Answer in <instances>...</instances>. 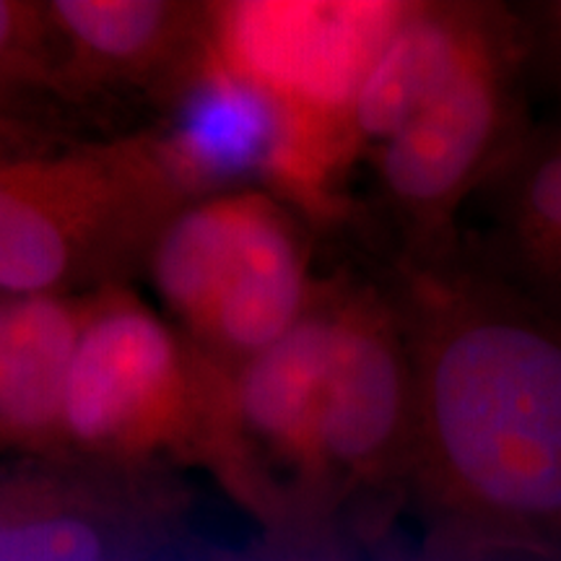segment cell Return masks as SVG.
Instances as JSON below:
<instances>
[{"mask_svg": "<svg viewBox=\"0 0 561 561\" xmlns=\"http://www.w3.org/2000/svg\"><path fill=\"white\" fill-rule=\"evenodd\" d=\"M398 307L426 494L491 538L561 533V322L447 255L413 265Z\"/></svg>", "mask_w": 561, "mask_h": 561, "instance_id": "cell-1", "label": "cell"}, {"mask_svg": "<svg viewBox=\"0 0 561 561\" xmlns=\"http://www.w3.org/2000/svg\"><path fill=\"white\" fill-rule=\"evenodd\" d=\"M242 489L263 455L305 489H346L409 468L413 362L398 301L322 294L284 339L234 371Z\"/></svg>", "mask_w": 561, "mask_h": 561, "instance_id": "cell-2", "label": "cell"}, {"mask_svg": "<svg viewBox=\"0 0 561 561\" xmlns=\"http://www.w3.org/2000/svg\"><path fill=\"white\" fill-rule=\"evenodd\" d=\"M191 193L164 138L0 151V294L115 286L130 263L149 261Z\"/></svg>", "mask_w": 561, "mask_h": 561, "instance_id": "cell-3", "label": "cell"}, {"mask_svg": "<svg viewBox=\"0 0 561 561\" xmlns=\"http://www.w3.org/2000/svg\"><path fill=\"white\" fill-rule=\"evenodd\" d=\"M62 424L70 453L115 462L198 458L242 479L234 371L117 284L91 294Z\"/></svg>", "mask_w": 561, "mask_h": 561, "instance_id": "cell-4", "label": "cell"}, {"mask_svg": "<svg viewBox=\"0 0 561 561\" xmlns=\"http://www.w3.org/2000/svg\"><path fill=\"white\" fill-rule=\"evenodd\" d=\"M405 3L242 0L208 5V55L263 91L280 112L271 178L322 201L339 161L354 151L351 104Z\"/></svg>", "mask_w": 561, "mask_h": 561, "instance_id": "cell-5", "label": "cell"}, {"mask_svg": "<svg viewBox=\"0 0 561 561\" xmlns=\"http://www.w3.org/2000/svg\"><path fill=\"white\" fill-rule=\"evenodd\" d=\"M530 53L525 13L489 3L458 58L367 149L380 191L413 231L421 261L450 255L458 210L528 136L523 73Z\"/></svg>", "mask_w": 561, "mask_h": 561, "instance_id": "cell-6", "label": "cell"}, {"mask_svg": "<svg viewBox=\"0 0 561 561\" xmlns=\"http://www.w3.org/2000/svg\"><path fill=\"white\" fill-rule=\"evenodd\" d=\"M149 268L182 333L229 371L284 339L312 305L297 231L263 193L191 201L161 229Z\"/></svg>", "mask_w": 561, "mask_h": 561, "instance_id": "cell-7", "label": "cell"}, {"mask_svg": "<svg viewBox=\"0 0 561 561\" xmlns=\"http://www.w3.org/2000/svg\"><path fill=\"white\" fill-rule=\"evenodd\" d=\"M91 294H0V450L68 453L62 405Z\"/></svg>", "mask_w": 561, "mask_h": 561, "instance_id": "cell-8", "label": "cell"}, {"mask_svg": "<svg viewBox=\"0 0 561 561\" xmlns=\"http://www.w3.org/2000/svg\"><path fill=\"white\" fill-rule=\"evenodd\" d=\"M481 193L489 240L476 263L561 322V123L528 130Z\"/></svg>", "mask_w": 561, "mask_h": 561, "instance_id": "cell-9", "label": "cell"}, {"mask_svg": "<svg viewBox=\"0 0 561 561\" xmlns=\"http://www.w3.org/2000/svg\"><path fill=\"white\" fill-rule=\"evenodd\" d=\"M50 16L76 73L144 79L208 50V5L167 0H55Z\"/></svg>", "mask_w": 561, "mask_h": 561, "instance_id": "cell-10", "label": "cell"}, {"mask_svg": "<svg viewBox=\"0 0 561 561\" xmlns=\"http://www.w3.org/2000/svg\"><path fill=\"white\" fill-rule=\"evenodd\" d=\"M280 140V112L263 91L231 76L206 55L178 125L164 136L193 191L252 170H271Z\"/></svg>", "mask_w": 561, "mask_h": 561, "instance_id": "cell-11", "label": "cell"}, {"mask_svg": "<svg viewBox=\"0 0 561 561\" xmlns=\"http://www.w3.org/2000/svg\"><path fill=\"white\" fill-rule=\"evenodd\" d=\"M117 520L94 491L0 473V561H115Z\"/></svg>", "mask_w": 561, "mask_h": 561, "instance_id": "cell-12", "label": "cell"}, {"mask_svg": "<svg viewBox=\"0 0 561 561\" xmlns=\"http://www.w3.org/2000/svg\"><path fill=\"white\" fill-rule=\"evenodd\" d=\"M58 50L50 5L0 0V87L50 81L58 73Z\"/></svg>", "mask_w": 561, "mask_h": 561, "instance_id": "cell-13", "label": "cell"}, {"mask_svg": "<svg viewBox=\"0 0 561 561\" xmlns=\"http://www.w3.org/2000/svg\"><path fill=\"white\" fill-rule=\"evenodd\" d=\"M525 19H528L533 53H541L543 62L561 87V0L530 5Z\"/></svg>", "mask_w": 561, "mask_h": 561, "instance_id": "cell-14", "label": "cell"}, {"mask_svg": "<svg viewBox=\"0 0 561 561\" xmlns=\"http://www.w3.org/2000/svg\"><path fill=\"white\" fill-rule=\"evenodd\" d=\"M0 128H3V123H0Z\"/></svg>", "mask_w": 561, "mask_h": 561, "instance_id": "cell-15", "label": "cell"}]
</instances>
